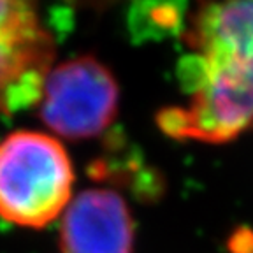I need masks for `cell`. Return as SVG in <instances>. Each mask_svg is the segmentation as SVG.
I'll list each match as a JSON object with an SVG mask.
<instances>
[{
  "label": "cell",
  "mask_w": 253,
  "mask_h": 253,
  "mask_svg": "<svg viewBox=\"0 0 253 253\" xmlns=\"http://www.w3.org/2000/svg\"><path fill=\"white\" fill-rule=\"evenodd\" d=\"M185 106L160 111L157 123L172 139L229 142L253 128V55L216 63L183 58Z\"/></svg>",
  "instance_id": "7a4b0ae2"
},
{
  "label": "cell",
  "mask_w": 253,
  "mask_h": 253,
  "mask_svg": "<svg viewBox=\"0 0 253 253\" xmlns=\"http://www.w3.org/2000/svg\"><path fill=\"white\" fill-rule=\"evenodd\" d=\"M37 104L41 120L55 137L83 141L115 122L120 86L107 65L81 55L53 65Z\"/></svg>",
  "instance_id": "3957f363"
},
{
  "label": "cell",
  "mask_w": 253,
  "mask_h": 253,
  "mask_svg": "<svg viewBox=\"0 0 253 253\" xmlns=\"http://www.w3.org/2000/svg\"><path fill=\"white\" fill-rule=\"evenodd\" d=\"M134 243L128 204L115 190H83L60 216V253H134Z\"/></svg>",
  "instance_id": "5b68a950"
},
{
  "label": "cell",
  "mask_w": 253,
  "mask_h": 253,
  "mask_svg": "<svg viewBox=\"0 0 253 253\" xmlns=\"http://www.w3.org/2000/svg\"><path fill=\"white\" fill-rule=\"evenodd\" d=\"M53 58L55 39L36 5L0 0V115L39 102Z\"/></svg>",
  "instance_id": "277c9868"
},
{
  "label": "cell",
  "mask_w": 253,
  "mask_h": 253,
  "mask_svg": "<svg viewBox=\"0 0 253 253\" xmlns=\"http://www.w3.org/2000/svg\"><path fill=\"white\" fill-rule=\"evenodd\" d=\"M74 166L58 137L16 130L0 141V218L25 229L60 220L72 201Z\"/></svg>",
  "instance_id": "6da1fadb"
}]
</instances>
